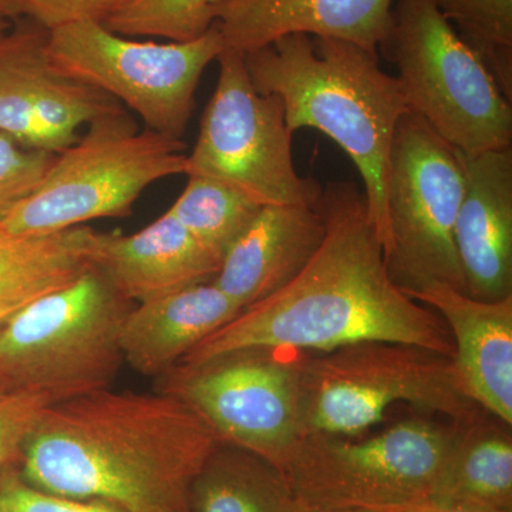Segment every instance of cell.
Instances as JSON below:
<instances>
[{"label":"cell","mask_w":512,"mask_h":512,"mask_svg":"<svg viewBox=\"0 0 512 512\" xmlns=\"http://www.w3.org/2000/svg\"><path fill=\"white\" fill-rule=\"evenodd\" d=\"M0 18L15 22L23 18L18 0H0Z\"/></svg>","instance_id":"obj_30"},{"label":"cell","mask_w":512,"mask_h":512,"mask_svg":"<svg viewBox=\"0 0 512 512\" xmlns=\"http://www.w3.org/2000/svg\"><path fill=\"white\" fill-rule=\"evenodd\" d=\"M220 444L170 394L106 389L47 407L19 470L49 493L121 512H190L192 483Z\"/></svg>","instance_id":"obj_2"},{"label":"cell","mask_w":512,"mask_h":512,"mask_svg":"<svg viewBox=\"0 0 512 512\" xmlns=\"http://www.w3.org/2000/svg\"><path fill=\"white\" fill-rule=\"evenodd\" d=\"M325 234L318 204L265 205L228 249L212 282L239 308H248L298 276Z\"/></svg>","instance_id":"obj_18"},{"label":"cell","mask_w":512,"mask_h":512,"mask_svg":"<svg viewBox=\"0 0 512 512\" xmlns=\"http://www.w3.org/2000/svg\"><path fill=\"white\" fill-rule=\"evenodd\" d=\"M261 210L262 205L227 184L188 177L183 192L167 212L222 261Z\"/></svg>","instance_id":"obj_23"},{"label":"cell","mask_w":512,"mask_h":512,"mask_svg":"<svg viewBox=\"0 0 512 512\" xmlns=\"http://www.w3.org/2000/svg\"><path fill=\"white\" fill-rule=\"evenodd\" d=\"M0 512H121L96 500H77L37 488L19 466L0 468Z\"/></svg>","instance_id":"obj_28"},{"label":"cell","mask_w":512,"mask_h":512,"mask_svg":"<svg viewBox=\"0 0 512 512\" xmlns=\"http://www.w3.org/2000/svg\"><path fill=\"white\" fill-rule=\"evenodd\" d=\"M183 140L140 130L127 110L90 124L56 154L37 190L3 221L16 235H49L130 214L150 185L185 175Z\"/></svg>","instance_id":"obj_7"},{"label":"cell","mask_w":512,"mask_h":512,"mask_svg":"<svg viewBox=\"0 0 512 512\" xmlns=\"http://www.w3.org/2000/svg\"><path fill=\"white\" fill-rule=\"evenodd\" d=\"M420 512H507L487 510V508L466 507V505H433Z\"/></svg>","instance_id":"obj_31"},{"label":"cell","mask_w":512,"mask_h":512,"mask_svg":"<svg viewBox=\"0 0 512 512\" xmlns=\"http://www.w3.org/2000/svg\"><path fill=\"white\" fill-rule=\"evenodd\" d=\"M512 101V0H434Z\"/></svg>","instance_id":"obj_24"},{"label":"cell","mask_w":512,"mask_h":512,"mask_svg":"<svg viewBox=\"0 0 512 512\" xmlns=\"http://www.w3.org/2000/svg\"><path fill=\"white\" fill-rule=\"evenodd\" d=\"M464 194L456 148L409 110L394 131L387 167V269L403 291L441 282L466 292L454 244Z\"/></svg>","instance_id":"obj_11"},{"label":"cell","mask_w":512,"mask_h":512,"mask_svg":"<svg viewBox=\"0 0 512 512\" xmlns=\"http://www.w3.org/2000/svg\"><path fill=\"white\" fill-rule=\"evenodd\" d=\"M49 406L42 396L0 386V468L20 466L26 444Z\"/></svg>","instance_id":"obj_27"},{"label":"cell","mask_w":512,"mask_h":512,"mask_svg":"<svg viewBox=\"0 0 512 512\" xmlns=\"http://www.w3.org/2000/svg\"><path fill=\"white\" fill-rule=\"evenodd\" d=\"M315 512H373V511H363V510H329V511H315Z\"/></svg>","instance_id":"obj_34"},{"label":"cell","mask_w":512,"mask_h":512,"mask_svg":"<svg viewBox=\"0 0 512 512\" xmlns=\"http://www.w3.org/2000/svg\"><path fill=\"white\" fill-rule=\"evenodd\" d=\"M15 312H0V328L5 325L6 320L10 318Z\"/></svg>","instance_id":"obj_33"},{"label":"cell","mask_w":512,"mask_h":512,"mask_svg":"<svg viewBox=\"0 0 512 512\" xmlns=\"http://www.w3.org/2000/svg\"><path fill=\"white\" fill-rule=\"evenodd\" d=\"M396 0H220L215 25L225 50L245 56L291 35L386 46Z\"/></svg>","instance_id":"obj_14"},{"label":"cell","mask_w":512,"mask_h":512,"mask_svg":"<svg viewBox=\"0 0 512 512\" xmlns=\"http://www.w3.org/2000/svg\"><path fill=\"white\" fill-rule=\"evenodd\" d=\"M86 256L89 265L131 303L210 282L221 266V259L167 211L134 234H103L90 228Z\"/></svg>","instance_id":"obj_17"},{"label":"cell","mask_w":512,"mask_h":512,"mask_svg":"<svg viewBox=\"0 0 512 512\" xmlns=\"http://www.w3.org/2000/svg\"><path fill=\"white\" fill-rule=\"evenodd\" d=\"M12 28V22L5 18H0V40L5 37L6 33Z\"/></svg>","instance_id":"obj_32"},{"label":"cell","mask_w":512,"mask_h":512,"mask_svg":"<svg viewBox=\"0 0 512 512\" xmlns=\"http://www.w3.org/2000/svg\"><path fill=\"white\" fill-rule=\"evenodd\" d=\"M488 417L461 424L430 507L466 505L512 512L511 426Z\"/></svg>","instance_id":"obj_20"},{"label":"cell","mask_w":512,"mask_h":512,"mask_svg":"<svg viewBox=\"0 0 512 512\" xmlns=\"http://www.w3.org/2000/svg\"><path fill=\"white\" fill-rule=\"evenodd\" d=\"M47 30L19 22L0 40V133L32 150L59 154L82 128L126 110L110 94L57 69Z\"/></svg>","instance_id":"obj_13"},{"label":"cell","mask_w":512,"mask_h":512,"mask_svg":"<svg viewBox=\"0 0 512 512\" xmlns=\"http://www.w3.org/2000/svg\"><path fill=\"white\" fill-rule=\"evenodd\" d=\"M46 52L57 69L110 94L146 130L181 140L202 73L225 52L217 25L190 42H141L100 22L52 30Z\"/></svg>","instance_id":"obj_10"},{"label":"cell","mask_w":512,"mask_h":512,"mask_svg":"<svg viewBox=\"0 0 512 512\" xmlns=\"http://www.w3.org/2000/svg\"><path fill=\"white\" fill-rule=\"evenodd\" d=\"M302 400L305 436L355 437L383 421L397 403L460 424L488 414L464 392L453 357L379 340L306 353Z\"/></svg>","instance_id":"obj_6"},{"label":"cell","mask_w":512,"mask_h":512,"mask_svg":"<svg viewBox=\"0 0 512 512\" xmlns=\"http://www.w3.org/2000/svg\"><path fill=\"white\" fill-rule=\"evenodd\" d=\"M464 194L454 244L467 295L512 296V148L463 154Z\"/></svg>","instance_id":"obj_15"},{"label":"cell","mask_w":512,"mask_h":512,"mask_svg":"<svg viewBox=\"0 0 512 512\" xmlns=\"http://www.w3.org/2000/svg\"><path fill=\"white\" fill-rule=\"evenodd\" d=\"M133 305L90 266L22 306L0 328V386L50 404L111 389L124 363L121 325Z\"/></svg>","instance_id":"obj_4"},{"label":"cell","mask_w":512,"mask_h":512,"mask_svg":"<svg viewBox=\"0 0 512 512\" xmlns=\"http://www.w3.org/2000/svg\"><path fill=\"white\" fill-rule=\"evenodd\" d=\"M128 0H18L23 18L52 32L80 22H106Z\"/></svg>","instance_id":"obj_29"},{"label":"cell","mask_w":512,"mask_h":512,"mask_svg":"<svg viewBox=\"0 0 512 512\" xmlns=\"http://www.w3.org/2000/svg\"><path fill=\"white\" fill-rule=\"evenodd\" d=\"M190 512H303L281 468L220 444L195 477Z\"/></svg>","instance_id":"obj_22"},{"label":"cell","mask_w":512,"mask_h":512,"mask_svg":"<svg viewBox=\"0 0 512 512\" xmlns=\"http://www.w3.org/2000/svg\"><path fill=\"white\" fill-rule=\"evenodd\" d=\"M450 330L454 366L467 396L485 413L512 424V296L481 301L441 282L404 291Z\"/></svg>","instance_id":"obj_16"},{"label":"cell","mask_w":512,"mask_h":512,"mask_svg":"<svg viewBox=\"0 0 512 512\" xmlns=\"http://www.w3.org/2000/svg\"><path fill=\"white\" fill-rule=\"evenodd\" d=\"M460 427L410 419L365 439L308 434L284 473L303 512H420L431 505Z\"/></svg>","instance_id":"obj_5"},{"label":"cell","mask_w":512,"mask_h":512,"mask_svg":"<svg viewBox=\"0 0 512 512\" xmlns=\"http://www.w3.org/2000/svg\"><path fill=\"white\" fill-rule=\"evenodd\" d=\"M244 59L255 89L284 104L292 133L318 130L356 165L370 221L386 252L390 148L410 110L397 77L384 72L375 50L326 37L285 36Z\"/></svg>","instance_id":"obj_3"},{"label":"cell","mask_w":512,"mask_h":512,"mask_svg":"<svg viewBox=\"0 0 512 512\" xmlns=\"http://www.w3.org/2000/svg\"><path fill=\"white\" fill-rule=\"evenodd\" d=\"M241 311L212 281L134 303L120 329L124 362L158 379Z\"/></svg>","instance_id":"obj_19"},{"label":"cell","mask_w":512,"mask_h":512,"mask_svg":"<svg viewBox=\"0 0 512 512\" xmlns=\"http://www.w3.org/2000/svg\"><path fill=\"white\" fill-rule=\"evenodd\" d=\"M55 157L0 133V224L37 190Z\"/></svg>","instance_id":"obj_26"},{"label":"cell","mask_w":512,"mask_h":512,"mask_svg":"<svg viewBox=\"0 0 512 512\" xmlns=\"http://www.w3.org/2000/svg\"><path fill=\"white\" fill-rule=\"evenodd\" d=\"M306 352L249 348L198 363H180L158 377L156 392L187 404L229 444L285 470L305 437L302 366Z\"/></svg>","instance_id":"obj_9"},{"label":"cell","mask_w":512,"mask_h":512,"mask_svg":"<svg viewBox=\"0 0 512 512\" xmlns=\"http://www.w3.org/2000/svg\"><path fill=\"white\" fill-rule=\"evenodd\" d=\"M89 229L16 235L0 224V312H16L87 271Z\"/></svg>","instance_id":"obj_21"},{"label":"cell","mask_w":512,"mask_h":512,"mask_svg":"<svg viewBox=\"0 0 512 512\" xmlns=\"http://www.w3.org/2000/svg\"><path fill=\"white\" fill-rule=\"evenodd\" d=\"M220 0H128L103 25L127 37H161L190 42L215 23Z\"/></svg>","instance_id":"obj_25"},{"label":"cell","mask_w":512,"mask_h":512,"mask_svg":"<svg viewBox=\"0 0 512 512\" xmlns=\"http://www.w3.org/2000/svg\"><path fill=\"white\" fill-rule=\"evenodd\" d=\"M217 62V86L202 113L185 175L227 184L262 207H315L323 187L296 171L282 101L255 89L239 53L225 50Z\"/></svg>","instance_id":"obj_12"},{"label":"cell","mask_w":512,"mask_h":512,"mask_svg":"<svg viewBox=\"0 0 512 512\" xmlns=\"http://www.w3.org/2000/svg\"><path fill=\"white\" fill-rule=\"evenodd\" d=\"M384 49L407 106L460 153L512 148L511 101L434 0H396Z\"/></svg>","instance_id":"obj_8"},{"label":"cell","mask_w":512,"mask_h":512,"mask_svg":"<svg viewBox=\"0 0 512 512\" xmlns=\"http://www.w3.org/2000/svg\"><path fill=\"white\" fill-rule=\"evenodd\" d=\"M318 208L326 234L308 265L284 288L242 309L180 363L249 348L325 353L369 340L454 356L446 323L394 284L365 192L353 183H329Z\"/></svg>","instance_id":"obj_1"}]
</instances>
